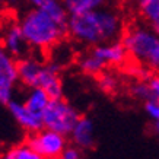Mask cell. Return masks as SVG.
<instances>
[{
	"mask_svg": "<svg viewBox=\"0 0 159 159\" xmlns=\"http://www.w3.org/2000/svg\"><path fill=\"white\" fill-rule=\"evenodd\" d=\"M125 2H127V3H130V5H136V6H137L142 0H125Z\"/></svg>",
	"mask_w": 159,
	"mask_h": 159,
	"instance_id": "d4e9b609",
	"label": "cell"
},
{
	"mask_svg": "<svg viewBox=\"0 0 159 159\" xmlns=\"http://www.w3.org/2000/svg\"><path fill=\"white\" fill-rule=\"evenodd\" d=\"M61 156L64 159H82V149L76 146H67Z\"/></svg>",
	"mask_w": 159,
	"mask_h": 159,
	"instance_id": "603a6c76",
	"label": "cell"
},
{
	"mask_svg": "<svg viewBox=\"0 0 159 159\" xmlns=\"http://www.w3.org/2000/svg\"><path fill=\"white\" fill-rule=\"evenodd\" d=\"M5 2L7 3V5H15V3H18L19 0H5Z\"/></svg>",
	"mask_w": 159,
	"mask_h": 159,
	"instance_id": "4316f807",
	"label": "cell"
},
{
	"mask_svg": "<svg viewBox=\"0 0 159 159\" xmlns=\"http://www.w3.org/2000/svg\"><path fill=\"white\" fill-rule=\"evenodd\" d=\"M50 101H51L50 95L39 86L29 88L28 91H26V93H25V98H24L25 105L28 107L32 112L39 114V116L44 114V111H45L47 105L50 104Z\"/></svg>",
	"mask_w": 159,
	"mask_h": 159,
	"instance_id": "4fadbf2b",
	"label": "cell"
},
{
	"mask_svg": "<svg viewBox=\"0 0 159 159\" xmlns=\"http://www.w3.org/2000/svg\"><path fill=\"white\" fill-rule=\"evenodd\" d=\"M107 0H63L69 15H82L92 10L101 9Z\"/></svg>",
	"mask_w": 159,
	"mask_h": 159,
	"instance_id": "e0dca14e",
	"label": "cell"
},
{
	"mask_svg": "<svg viewBox=\"0 0 159 159\" xmlns=\"http://www.w3.org/2000/svg\"><path fill=\"white\" fill-rule=\"evenodd\" d=\"M143 108H145V112L149 116L150 120H153V123H159V101H156V99L145 101Z\"/></svg>",
	"mask_w": 159,
	"mask_h": 159,
	"instance_id": "44dd1931",
	"label": "cell"
},
{
	"mask_svg": "<svg viewBox=\"0 0 159 159\" xmlns=\"http://www.w3.org/2000/svg\"><path fill=\"white\" fill-rule=\"evenodd\" d=\"M5 5H6V2H5V0H0V12L3 10V7H5Z\"/></svg>",
	"mask_w": 159,
	"mask_h": 159,
	"instance_id": "83f0119b",
	"label": "cell"
},
{
	"mask_svg": "<svg viewBox=\"0 0 159 159\" xmlns=\"http://www.w3.org/2000/svg\"><path fill=\"white\" fill-rule=\"evenodd\" d=\"M26 143L43 159H57L67 148V136L44 127L35 133H29Z\"/></svg>",
	"mask_w": 159,
	"mask_h": 159,
	"instance_id": "5b68a950",
	"label": "cell"
},
{
	"mask_svg": "<svg viewBox=\"0 0 159 159\" xmlns=\"http://www.w3.org/2000/svg\"><path fill=\"white\" fill-rule=\"evenodd\" d=\"M155 133L159 137V123H155Z\"/></svg>",
	"mask_w": 159,
	"mask_h": 159,
	"instance_id": "484cf974",
	"label": "cell"
},
{
	"mask_svg": "<svg viewBox=\"0 0 159 159\" xmlns=\"http://www.w3.org/2000/svg\"><path fill=\"white\" fill-rule=\"evenodd\" d=\"M0 44L16 60L28 56V50L31 48L26 38H25L24 32H22V28H20L19 22L18 24H15V22L13 24H9L3 29L2 37H0Z\"/></svg>",
	"mask_w": 159,
	"mask_h": 159,
	"instance_id": "52a82bcc",
	"label": "cell"
},
{
	"mask_svg": "<svg viewBox=\"0 0 159 159\" xmlns=\"http://www.w3.org/2000/svg\"><path fill=\"white\" fill-rule=\"evenodd\" d=\"M130 92L134 98H137V99H140V101H143V102L152 99L149 83H148V80H143V79H139L137 82L133 83L130 88Z\"/></svg>",
	"mask_w": 159,
	"mask_h": 159,
	"instance_id": "ffe728a7",
	"label": "cell"
},
{
	"mask_svg": "<svg viewBox=\"0 0 159 159\" xmlns=\"http://www.w3.org/2000/svg\"><path fill=\"white\" fill-rule=\"evenodd\" d=\"M72 140L73 146H76L79 149H91L95 143V133H93V123L88 117H80L72 133L69 134Z\"/></svg>",
	"mask_w": 159,
	"mask_h": 159,
	"instance_id": "7c38bea8",
	"label": "cell"
},
{
	"mask_svg": "<svg viewBox=\"0 0 159 159\" xmlns=\"http://www.w3.org/2000/svg\"><path fill=\"white\" fill-rule=\"evenodd\" d=\"M19 25L29 47L39 51L56 47L69 34L67 26L58 24L39 7L26 10L19 19Z\"/></svg>",
	"mask_w": 159,
	"mask_h": 159,
	"instance_id": "7a4b0ae2",
	"label": "cell"
},
{
	"mask_svg": "<svg viewBox=\"0 0 159 159\" xmlns=\"http://www.w3.org/2000/svg\"><path fill=\"white\" fill-rule=\"evenodd\" d=\"M91 53L95 54L107 66H121V64H124L127 57H129V53L121 41L98 44L91 48Z\"/></svg>",
	"mask_w": 159,
	"mask_h": 159,
	"instance_id": "9c48e42d",
	"label": "cell"
},
{
	"mask_svg": "<svg viewBox=\"0 0 159 159\" xmlns=\"http://www.w3.org/2000/svg\"><path fill=\"white\" fill-rule=\"evenodd\" d=\"M121 43L139 66L159 73V34L145 24H133L124 31Z\"/></svg>",
	"mask_w": 159,
	"mask_h": 159,
	"instance_id": "3957f363",
	"label": "cell"
},
{
	"mask_svg": "<svg viewBox=\"0 0 159 159\" xmlns=\"http://www.w3.org/2000/svg\"><path fill=\"white\" fill-rule=\"evenodd\" d=\"M26 2H28V3L32 6V7H39V6L43 5L45 0H26Z\"/></svg>",
	"mask_w": 159,
	"mask_h": 159,
	"instance_id": "cb8c5ba5",
	"label": "cell"
},
{
	"mask_svg": "<svg viewBox=\"0 0 159 159\" xmlns=\"http://www.w3.org/2000/svg\"><path fill=\"white\" fill-rule=\"evenodd\" d=\"M38 86L50 95L51 99L63 98V83L60 79V64L57 61H50L44 64L39 76Z\"/></svg>",
	"mask_w": 159,
	"mask_h": 159,
	"instance_id": "30bf717a",
	"label": "cell"
},
{
	"mask_svg": "<svg viewBox=\"0 0 159 159\" xmlns=\"http://www.w3.org/2000/svg\"><path fill=\"white\" fill-rule=\"evenodd\" d=\"M79 111L63 98L51 99L43 114V123L45 129L54 130L69 136L72 133L73 127L80 118Z\"/></svg>",
	"mask_w": 159,
	"mask_h": 159,
	"instance_id": "277c9868",
	"label": "cell"
},
{
	"mask_svg": "<svg viewBox=\"0 0 159 159\" xmlns=\"http://www.w3.org/2000/svg\"><path fill=\"white\" fill-rule=\"evenodd\" d=\"M98 86L105 93H114L118 89V79L110 72H102L99 76H97Z\"/></svg>",
	"mask_w": 159,
	"mask_h": 159,
	"instance_id": "d6986e66",
	"label": "cell"
},
{
	"mask_svg": "<svg viewBox=\"0 0 159 159\" xmlns=\"http://www.w3.org/2000/svg\"><path fill=\"white\" fill-rule=\"evenodd\" d=\"M44 64L41 60L32 57V56H25L18 60V76L19 83H22L26 89L38 86L39 76L44 69Z\"/></svg>",
	"mask_w": 159,
	"mask_h": 159,
	"instance_id": "8fae6325",
	"label": "cell"
},
{
	"mask_svg": "<svg viewBox=\"0 0 159 159\" xmlns=\"http://www.w3.org/2000/svg\"><path fill=\"white\" fill-rule=\"evenodd\" d=\"M137 12L142 22L159 34V0H142Z\"/></svg>",
	"mask_w": 159,
	"mask_h": 159,
	"instance_id": "5bb4252c",
	"label": "cell"
},
{
	"mask_svg": "<svg viewBox=\"0 0 159 159\" xmlns=\"http://www.w3.org/2000/svg\"><path fill=\"white\" fill-rule=\"evenodd\" d=\"M57 159H64V158H63V156H58V158Z\"/></svg>",
	"mask_w": 159,
	"mask_h": 159,
	"instance_id": "f1b7e54d",
	"label": "cell"
},
{
	"mask_svg": "<svg viewBox=\"0 0 159 159\" xmlns=\"http://www.w3.org/2000/svg\"><path fill=\"white\" fill-rule=\"evenodd\" d=\"M77 66L80 69V72L88 75V76H99L102 72H105V67H107L105 63L102 61V60H99L91 51L79 57Z\"/></svg>",
	"mask_w": 159,
	"mask_h": 159,
	"instance_id": "9a60e30c",
	"label": "cell"
},
{
	"mask_svg": "<svg viewBox=\"0 0 159 159\" xmlns=\"http://www.w3.org/2000/svg\"><path fill=\"white\" fill-rule=\"evenodd\" d=\"M39 9L44 10L45 13L51 16L54 20H57L58 24L67 26L69 24V12L66 6L63 3V0H45L43 5L39 6Z\"/></svg>",
	"mask_w": 159,
	"mask_h": 159,
	"instance_id": "2e32d148",
	"label": "cell"
},
{
	"mask_svg": "<svg viewBox=\"0 0 159 159\" xmlns=\"http://www.w3.org/2000/svg\"><path fill=\"white\" fill-rule=\"evenodd\" d=\"M6 107H7V110H9L10 116L15 118V121H16L24 130L28 131V133H35V131L44 129L43 116L32 112V111L24 104V101L12 99Z\"/></svg>",
	"mask_w": 159,
	"mask_h": 159,
	"instance_id": "ba28073f",
	"label": "cell"
},
{
	"mask_svg": "<svg viewBox=\"0 0 159 159\" xmlns=\"http://www.w3.org/2000/svg\"><path fill=\"white\" fill-rule=\"evenodd\" d=\"M67 29L69 35L76 43L86 47L117 41L124 34L120 13L105 6L88 13L70 15Z\"/></svg>",
	"mask_w": 159,
	"mask_h": 159,
	"instance_id": "6da1fadb",
	"label": "cell"
},
{
	"mask_svg": "<svg viewBox=\"0 0 159 159\" xmlns=\"http://www.w3.org/2000/svg\"><path fill=\"white\" fill-rule=\"evenodd\" d=\"M3 159H43V158L28 143H22V145H16L13 148H10L3 155Z\"/></svg>",
	"mask_w": 159,
	"mask_h": 159,
	"instance_id": "ac0fdd59",
	"label": "cell"
},
{
	"mask_svg": "<svg viewBox=\"0 0 159 159\" xmlns=\"http://www.w3.org/2000/svg\"><path fill=\"white\" fill-rule=\"evenodd\" d=\"M148 83H149V88H150V95H152V99L159 101V73L152 75V76L148 79Z\"/></svg>",
	"mask_w": 159,
	"mask_h": 159,
	"instance_id": "7402d4cb",
	"label": "cell"
},
{
	"mask_svg": "<svg viewBox=\"0 0 159 159\" xmlns=\"http://www.w3.org/2000/svg\"><path fill=\"white\" fill-rule=\"evenodd\" d=\"M18 83V60L0 44V104L7 105L13 99L15 88Z\"/></svg>",
	"mask_w": 159,
	"mask_h": 159,
	"instance_id": "8992f818",
	"label": "cell"
}]
</instances>
